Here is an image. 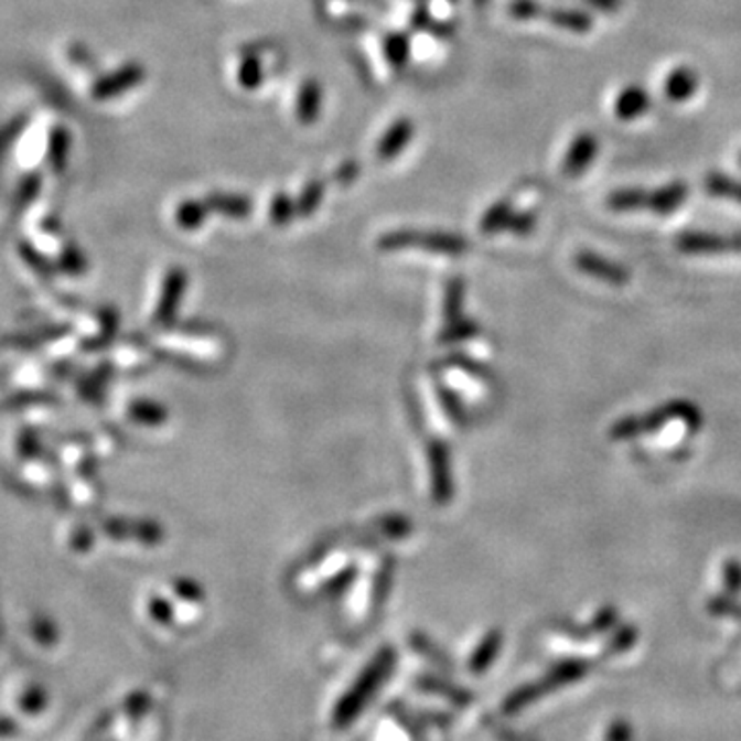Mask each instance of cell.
<instances>
[{
	"label": "cell",
	"mask_w": 741,
	"mask_h": 741,
	"mask_svg": "<svg viewBox=\"0 0 741 741\" xmlns=\"http://www.w3.org/2000/svg\"><path fill=\"white\" fill-rule=\"evenodd\" d=\"M684 420L692 431H698L702 425V412L700 408L688 400H674L665 404L662 408H655L653 412H648L645 417H626L620 418L618 422L612 425L610 429V439L614 441H626V439H634L641 434H648V432H657L669 420Z\"/></svg>",
	"instance_id": "1"
},
{
	"label": "cell",
	"mask_w": 741,
	"mask_h": 741,
	"mask_svg": "<svg viewBox=\"0 0 741 741\" xmlns=\"http://www.w3.org/2000/svg\"><path fill=\"white\" fill-rule=\"evenodd\" d=\"M394 659H396V655H394L391 648H384L382 653L375 655V659L361 674V678L356 679L353 688L348 690V695H344V698L340 700L336 712H334V726H348L356 715L367 707V702L375 695V690L386 681L387 674L391 672Z\"/></svg>",
	"instance_id": "2"
},
{
	"label": "cell",
	"mask_w": 741,
	"mask_h": 741,
	"mask_svg": "<svg viewBox=\"0 0 741 741\" xmlns=\"http://www.w3.org/2000/svg\"><path fill=\"white\" fill-rule=\"evenodd\" d=\"M511 15L522 21H534V19H544L552 23L556 28L574 31V33H587L593 28V19L587 15L586 11L577 9H555V7H544L536 0H513L509 7Z\"/></svg>",
	"instance_id": "3"
},
{
	"label": "cell",
	"mask_w": 741,
	"mask_h": 741,
	"mask_svg": "<svg viewBox=\"0 0 741 741\" xmlns=\"http://www.w3.org/2000/svg\"><path fill=\"white\" fill-rule=\"evenodd\" d=\"M676 247L688 256H723L741 254V233L684 232Z\"/></svg>",
	"instance_id": "4"
},
{
	"label": "cell",
	"mask_w": 741,
	"mask_h": 741,
	"mask_svg": "<svg viewBox=\"0 0 741 741\" xmlns=\"http://www.w3.org/2000/svg\"><path fill=\"white\" fill-rule=\"evenodd\" d=\"M574 266L587 277L598 278L610 287H624L631 280V270L626 266L589 249H581L574 256Z\"/></svg>",
	"instance_id": "5"
},
{
	"label": "cell",
	"mask_w": 741,
	"mask_h": 741,
	"mask_svg": "<svg viewBox=\"0 0 741 741\" xmlns=\"http://www.w3.org/2000/svg\"><path fill=\"white\" fill-rule=\"evenodd\" d=\"M185 289H187V275L184 268H171L165 275L161 299L154 309V324L170 325L173 322L178 308L184 299Z\"/></svg>",
	"instance_id": "6"
},
{
	"label": "cell",
	"mask_w": 741,
	"mask_h": 741,
	"mask_svg": "<svg viewBox=\"0 0 741 741\" xmlns=\"http://www.w3.org/2000/svg\"><path fill=\"white\" fill-rule=\"evenodd\" d=\"M598 153H600V139L593 132H589V130L579 132L572 139L571 144H569V151L565 154L562 173L567 178L583 175L591 168V163L598 159Z\"/></svg>",
	"instance_id": "7"
},
{
	"label": "cell",
	"mask_w": 741,
	"mask_h": 741,
	"mask_svg": "<svg viewBox=\"0 0 741 741\" xmlns=\"http://www.w3.org/2000/svg\"><path fill=\"white\" fill-rule=\"evenodd\" d=\"M144 75L147 73H144L142 64H139V62H128V64H124L120 71L109 73L108 77L97 80L95 87H93V97L97 101H106V99H111L116 95H122L128 89L139 87L140 83L144 80Z\"/></svg>",
	"instance_id": "8"
},
{
	"label": "cell",
	"mask_w": 741,
	"mask_h": 741,
	"mask_svg": "<svg viewBox=\"0 0 741 741\" xmlns=\"http://www.w3.org/2000/svg\"><path fill=\"white\" fill-rule=\"evenodd\" d=\"M431 460L432 498L439 505H448L453 498V479H451V463H449V449L445 443L434 441L429 448Z\"/></svg>",
	"instance_id": "9"
},
{
	"label": "cell",
	"mask_w": 741,
	"mask_h": 741,
	"mask_svg": "<svg viewBox=\"0 0 741 741\" xmlns=\"http://www.w3.org/2000/svg\"><path fill=\"white\" fill-rule=\"evenodd\" d=\"M104 531L114 540H135L142 541L147 546H153L163 538V531L159 525L151 522H130V519H108L104 524Z\"/></svg>",
	"instance_id": "10"
},
{
	"label": "cell",
	"mask_w": 741,
	"mask_h": 741,
	"mask_svg": "<svg viewBox=\"0 0 741 741\" xmlns=\"http://www.w3.org/2000/svg\"><path fill=\"white\" fill-rule=\"evenodd\" d=\"M591 669V664L586 662V659H565L560 664H556L544 678L538 679L540 681L541 690L544 695H550L556 688H562V686H569L572 681H579V679L586 678Z\"/></svg>",
	"instance_id": "11"
},
{
	"label": "cell",
	"mask_w": 741,
	"mask_h": 741,
	"mask_svg": "<svg viewBox=\"0 0 741 741\" xmlns=\"http://www.w3.org/2000/svg\"><path fill=\"white\" fill-rule=\"evenodd\" d=\"M648 108H651V95L641 85L624 87L618 95L616 104H614L618 118L624 120V122H631V120L645 116Z\"/></svg>",
	"instance_id": "12"
},
{
	"label": "cell",
	"mask_w": 741,
	"mask_h": 741,
	"mask_svg": "<svg viewBox=\"0 0 741 741\" xmlns=\"http://www.w3.org/2000/svg\"><path fill=\"white\" fill-rule=\"evenodd\" d=\"M415 137V124L408 118H400L387 128L386 135L379 140L377 144V157L389 161L396 159L398 154L406 149V144Z\"/></svg>",
	"instance_id": "13"
},
{
	"label": "cell",
	"mask_w": 741,
	"mask_h": 741,
	"mask_svg": "<svg viewBox=\"0 0 741 741\" xmlns=\"http://www.w3.org/2000/svg\"><path fill=\"white\" fill-rule=\"evenodd\" d=\"M688 198V185L684 182H669L664 187L651 190L648 196V211H653L655 215H672L676 213L679 206Z\"/></svg>",
	"instance_id": "14"
},
{
	"label": "cell",
	"mask_w": 741,
	"mask_h": 741,
	"mask_svg": "<svg viewBox=\"0 0 741 741\" xmlns=\"http://www.w3.org/2000/svg\"><path fill=\"white\" fill-rule=\"evenodd\" d=\"M698 85H700V77L695 68L678 66L669 73V77L665 78V95L672 101L681 104V101H688L698 92Z\"/></svg>",
	"instance_id": "15"
},
{
	"label": "cell",
	"mask_w": 741,
	"mask_h": 741,
	"mask_svg": "<svg viewBox=\"0 0 741 741\" xmlns=\"http://www.w3.org/2000/svg\"><path fill=\"white\" fill-rule=\"evenodd\" d=\"M418 247L432 251V254H443V256H463L470 249V244L462 235L434 232L420 233Z\"/></svg>",
	"instance_id": "16"
},
{
	"label": "cell",
	"mask_w": 741,
	"mask_h": 741,
	"mask_svg": "<svg viewBox=\"0 0 741 741\" xmlns=\"http://www.w3.org/2000/svg\"><path fill=\"white\" fill-rule=\"evenodd\" d=\"M322 87L318 80L313 78H308L301 89H299V95H297V118L299 122L305 124H315L318 118H320V111H322Z\"/></svg>",
	"instance_id": "17"
},
{
	"label": "cell",
	"mask_w": 741,
	"mask_h": 741,
	"mask_svg": "<svg viewBox=\"0 0 741 741\" xmlns=\"http://www.w3.org/2000/svg\"><path fill=\"white\" fill-rule=\"evenodd\" d=\"M206 204L211 213L227 216V218H247L254 211V204L246 196L239 194H225V192H213L206 196Z\"/></svg>",
	"instance_id": "18"
},
{
	"label": "cell",
	"mask_w": 741,
	"mask_h": 741,
	"mask_svg": "<svg viewBox=\"0 0 741 741\" xmlns=\"http://www.w3.org/2000/svg\"><path fill=\"white\" fill-rule=\"evenodd\" d=\"M503 647V631L493 629L488 631L486 636L480 641L479 647L474 648L472 657H470V672L472 674H482L493 665L498 651Z\"/></svg>",
	"instance_id": "19"
},
{
	"label": "cell",
	"mask_w": 741,
	"mask_h": 741,
	"mask_svg": "<svg viewBox=\"0 0 741 741\" xmlns=\"http://www.w3.org/2000/svg\"><path fill=\"white\" fill-rule=\"evenodd\" d=\"M648 196L651 190H643V187H622L616 190L608 196V208H612L614 213H634V211H643L648 208Z\"/></svg>",
	"instance_id": "20"
},
{
	"label": "cell",
	"mask_w": 741,
	"mask_h": 741,
	"mask_svg": "<svg viewBox=\"0 0 741 741\" xmlns=\"http://www.w3.org/2000/svg\"><path fill=\"white\" fill-rule=\"evenodd\" d=\"M705 190L715 198L741 204V182L731 178V175H726V173H719V171L709 173L705 178Z\"/></svg>",
	"instance_id": "21"
},
{
	"label": "cell",
	"mask_w": 741,
	"mask_h": 741,
	"mask_svg": "<svg viewBox=\"0 0 741 741\" xmlns=\"http://www.w3.org/2000/svg\"><path fill=\"white\" fill-rule=\"evenodd\" d=\"M208 213L211 208L206 201H185L175 208V223L185 232H196L204 225Z\"/></svg>",
	"instance_id": "22"
},
{
	"label": "cell",
	"mask_w": 741,
	"mask_h": 741,
	"mask_svg": "<svg viewBox=\"0 0 741 741\" xmlns=\"http://www.w3.org/2000/svg\"><path fill=\"white\" fill-rule=\"evenodd\" d=\"M513 204L511 201H501L493 204L484 216L480 218V232L484 235H493V233L507 232V225H509L511 216H513Z\"/></svg>",
	"instance_id": "23"
},
{
	"label": "cell",
	"mask_w": 741,
	"mask_h": 741,
	"mask_svg": "<svg viewBox=\"0 0 741 741\" xmlns=\"http://www.w3.org/2000/svg\"><path fill=\"white\" fill-rule=\"evenodd\" d=\"M618 622V610L614 605H605L598 616L593 618L591 624H587L586 629H565L571 636H579V638H587V636H598V634L608 633L610 629H614Z\"/></svg>",
	"instance_id": "24"
},
{
	"label": "cell",
	"mask_w": 741,
	"mask_h": 741,
	"mask_svg": "<svg viewBox=\"0 0 741 741\" xmlns=\"http://www.w3.org/2000/svg\"><path fill=\"white\" fill-rule=\"evenodd\" d=\"M544 690H541L540 681H531V684H525L522 688H517L515 692H511L505 702H503V712L505 715H517L519 710L525 709L527 705L536 702L538 698H541Z\"/></svg>",
	"instance_id": "25"
},
{
	"label": "cell",
	"mask_w": 741,
	"mask_h": 741,
	"mask_svg": "<svg viewBox=\"0 0 741 741\" xmlns=\"http://www.w3.org/2000/svg\"><path fill=\"white\" fill-rule=\"evenodd\" d=\"M420 688H422V690H427V692H432V695L443 696V698H448L449 702H453V705H460V707L468 705V702L472 700V696H470L468 690L458 688V686L449 684V681H445V679L422 678L420 679Z\"/></svg>",
	"instance_id": "26"
},
{
	"label": "cell",
	"mask_w": 741,
	"mask_h": 741,
	"mask_svg": "<svg viewBox=\"0 0 741 741\" xmlns=\"http://www.w3.org/2000/svg\"><path fill=\"white\" fill-rule=\"evenodd\" d=\"M324 182H320V180H311V182L303 187V192L299 194V198H297V216L309 218V216L313 215V213L320 208L322 201H324Z\"/></svg>",
	"instance_id": "27"
},
{
	"label": "cell",
	"mask_w": 741,
	"mask_h": 741,
	"mask_svg": "<svg viewBox=\"0 0 741 741\" xmlns=\"http://www.w3.org/2000/svg\"><path fill=\"white\" fill-rule=\"evenodd\" d=\"M237 78H239V85L247 92H256L262 85V64L256 54H244L239 71H237Z\"/></svg>",
	"instance_id": "28"
},
{
	"label": "cell",
	"mask_w": 741,
	"mask_h": 741,
	"mask_svg": "<svg viewBox=\"0 0 741 741\" xmlns=\"http://www.w3.org/2000/svg\"><path fill=\"white\" fill-rule=\"evenodd\" d=\"M636 641H638V631H636L634 624L620 626L616 633H614V636L610 638V643L603 648L602 659H605V657H616V655H622V653L631 651Z\"/></svg>",
	"instance_id": "29"
},
{
	"label": "cell",
	"mask_w": 741,
	"mask_h": 741,
	"mask_svg": "<svg viewBox=\"0 0 741 741\" xmlns=\"http://www.w3.org/2000/svg\"><path fill=\"white\" fill-rule=\"evenodd\" d=\"M297 216V201H293L287 192H278L270 204V221L277 227L289 225Z\"/></svg>",
	"instance_id": "30"
},
{
	"label": "cell",
	"mask_w": 741,
	"mask_h": 741,
	"mask_svg": "<svg viewBox=\"0 0 741 741\" xmlns=\"http://www.w3.org/2000/svg\"><path fill=\"white\" fill-rule=\"evenodd\" d=\"M463 293H465L463 278H451L448 291H445V318H448V324L449 322L462 320Z\"/></svg>",
	"instance_id": "31"
},
{
	"label": "cell",
	"mask_w": 741,
	"mask_h": 741,
	"mask_svg": "<svg viewBox=\"0 0 741 741\" xmlns=\"http://www.w3.org/2000/svg\"><path fill=\"white\" fill-rule=\"evenodd\" d=\"M130 418L137 420L139 425H151V427H154V425H161L168 418V415H165V410L159 404L149 400H139L130 406Z\"/></svg>",
	"instance_id": "32"
},
{
	"label": "cell",
	"mask_w": 741,
	"mask_h": 741,
	"mask_svg": "<svg viewBox=\"0 0 741 741\" xmlns=\"http://www.w3.org/2000/svg\"><path fill=\"white\" fill-rule=\"evenodd\" d=\"M418 237L420 233L410 232V229H400V232L386 233L377 246L384 251H401V249H412L418 247Z\"/></svg>",
	"instance_id": "33"
},
{
	"label": "cell",
	"mask_w": 741,
	"mask_h": 741,
	"mask_svg": "<svg viewBox=\"0 0 741 741\" xmlns=\"http://www.w3.org/2000/svg\"><path fill=\"white\" fill-rule=\"evenodd\" d=\"M386 56L394 68H401L410 56V42L404 33H391L386 40Z\"/></svg>",
	"instance_id": "34"
},
{
	"label": "cell",
	"mask_w": 741,
	"mask_h": 741,
	"mask_svg": "<svg viewBox=\"0 0 741 741\" xmlns=\"http://www.w3.org/2000/svg\"><path fill=\"white\" fill-rule=\"evenodd\" d=\"M709 612L712 616L733 618L741 622V602L731 593L715 595L709 602Z\"/></svg>",
	"instance_id": "35"
},
{
	"label": "cell",
	"mask_w": 741,
	"mask_h": 741,
	"mask_svg": "<svg viewBox=\"0 0 741 741\" xmlns=\"http://www.w3.org/2000/svg\"><path fill=\"white\" fill-rule=\"evenodd\" d=\"M479 334V325L470 320H458V322H449L448 327L443 330L441 334V342H448V344H455V342H462V340L472 339Z\"/></svg>",
	"instance_id": "36"
},
{
	"label": "cell",
	"mask_w": 741,
	"mask_h": 741,
	"mask_svg": "<svg viewBox=\"0 0 741 741\" xmlns=\"http://www.w3.org/2000/svg\"><path fill=\"white\" fill-rule=\"evenodd\" d=\"M19 705H21V710L25 715H40L42 710L46 709L47 705V692L42 688V686H30L21 698H19Z\"/></svg>",
	"instance_id": "37"
},
{
	"label": "cell",
	"mask_w": 741,
	"mask_h": 741,
	"mask_svg": "<svg viewBox=\"0 0 741 741\" xmlns=\"http://www.w3.org/2000/svg\"><path fill=\"white\" fill-rule=\"evenodd\" d=\"M536 225H538V215L534 211H522V213H513L507 232L519 235V237H527L536 229Z\"/></svg>",
	"instance_id": "38"
},
{
	"label": "cell",
	"mask_w": 741,
	"mask_h": 741,
	"mask_svg": "<svg viewBox=\"0 0 741 741\" xmlns=\"http://www.w3.org/2000/svg\"><path fill=\"white\" fill-rule=\"evenodd\" d=\"M31 633L37 638V643H42L46 647L56 645V641H58V629L54 626V622L50 618H35L33 626H31Z\"/></svg>",
	"instance_id": "39"
},
{
	"label": "cell",
	"mask_w": 741,
	"mask_h": 741,
	"mask_svg": "<svg viewBox=\"0 0 741 741\" xmlns=\"http://www.w3.org/2000/svg\"><path fill=\"white\" fill-rule=\"evenodd\" d=\"M723 583L727 593L740 598L741 595V560L740 558H727L723 565Z\"/></svg>",
	"instance_id": "40"
},
{
	"label": "cell",
	"mask_w": 741,
	"mask_h": 741,
	"mask_svg": "<svg viewBox=\"0 0 741 741\" xmlns=\"http://www.w3.org/2000/svg\"><path fill=\"white\" fill-rule=\"evenodd\" d=\"M412 645H415V648H417L418 653L427 655V657H429L431 662H434V664L448 665L449 667L448 657H445V655H443L439 648L432 647L431 641L422 638L420 634H415V638H412Z\"/></svg>",
	"instance_id": "41"
},
{
	"label": "cell",
	"mask_w": 741,
	"mask_h": 741,
	"mask_svg": "<svg viewBox=\"0 0 741 741\" xmlns=\"http://www.w3.org/2000/svg\"><path fill=\"white\" fill-rule=\"evenodd\" d=\"M382 529L391 538H400V536H406L410 531V525L401 517H387L382 524Z\"/></svg>",
	"instance_id": "42"
},
{
	"label": "cell",
	"mask_w": 741,
	"mask_h": 741,
	"mask_svg": "<svg viewBox=\"0 0 741 741\" xmlns=\"http://www.w3.org/2000/svg\"><path fill=\"white\" fill-rule=\"evenodd\" d=\"M175 593L185 600V602H198L202 600L201 587L192 581H178L175 583Z\"/></svg>",
	"instance_id": "43"
},
{
	"label": "cell",
	"mask_w": 741,
	"mask_h": 741,
	"mask_svg": "<svg viewBox=\"0 0 741 741\" xmlns=\"http://www.w3.org/2000/svg\"><path fill=\"white\" fill-rule=\"evenodd\" d=\"M605 738L612 741H624L631 740L633 738V727L626 721H616L614 726H610V729L605 731Z\"/></svg>",
	"instance_id": "44"
},
{
	"label": "cell",
	"mask_w": 741,
	"mask_h": 741,
	"mask_svg": "<svg viewBox=\"0 0 741 741\" xmlns=\"http://www.w3.org/2000/svg\"><path fill=\"white\" fill-rule=\"evenodd\" d=\"M71 546L77 550V552H87L93 546V534L87 529V527H78L77 531L73 534L71 538Z\"/></svg>",
	"instance_id": "45"
},
{
	"label": "cell",
	"mask_w": 741,
	"mask_h": 741,
	"mask_svg": "<svg viewBox=\"0 0 741 741\" xmlns=\"http://www.w3.org/2000/svg\"><path fill=\"white\" fill-rule=\"evenodd\" d=\"M171 614H173V612H171L170 603L165 602V600L154 598L153 602H151V616H153L157 622L165 624V622H170Z\"/></svg>",
	"instance_id": "46"
},
{
	"label": "cell",
	"mask_w": 741,
	"mask_h": 741,
	"mask_svg": "<svg viewBox=\"0 0 741 741\" xmlns=\"http://www.w3.org/2000/svg\"><path fill=\"white\" fill-rule=\"evenodd\" d=\"M356 175H358V165H356L355 161L344 163V165L336 171V180H339L340 184H351Z\"/></svg>",
	"instance_id": "47"
},
{
	"label": "cell",
	"mask_w": 741,
	"mask_h": 741,
	"mask_svg": "<svg viewBox=\"0 0 741 741\" xmlns=\"http://www.w3.org/2000/svg\"><path fill=\"white\" fill-rule=\"evenodd\" d=\"M144 709H147V696L135 695L128 698V702H126V710H128V715L140 717V715H142V710Z\"/></svg>",
	"instance_id": "48"
},
{
	"label": "cell",
	"mask_w": 741,
	"mask_h": 741,
	"mask_svg": "<svg viewBox=\"0 0 741 741\" xmlns=\"http://www.w3.org/2000/svg\"><path fill=\"white\" fill-rule=\"evenodd\" d=\"M50 400H52V398H47L46 394H21V396L11 398L9 404H13V406H21V404H37V401Z\"/></svg>",
	"instance_id": "49"
},
{
	"label": "cell",
	"mask_w": 741,
	"mask_h": 741,
	"mask_svg": "<svg viewBox=\"0 0 741 741\" xmlns=\"http://www.w3.org/2000/svg\"><path fill=\"white\" fill-rule=\"evenodd\" d=\"M591 7L605 11V13H614L622 7V0H586Z\"/></svg>",
	"instance_id": "50"
},
{
	"label": "cell",
	"mask_w": 741,
	"mask_h": 741,
	"mask_svg": "<svg viewBox=\"0 0 741 741\" xmlns=\"http://www.w3.org/2000/svg\"><path fill=\"white\" fill-rule=\"evenodd\" d=\"M17 731V723L13 721V719H7V717H0V738H11V735H15Z\"/></svg>",
	"instance_id": "51"
},
{
	"label": "cell",
	"mask_w": 741,
	"mask_h": 741,
	"mask_svg": "<svg viewBox=\"0 0 741 741\" xmlns=\"http://www.w3.org/2000/svg\"><path fill=\"white\" fill-rule=\"evenodd\" d=\"M37 441H35V437L33 434H25L23 439H21V451L25 453V455H31V453H37Z\"/></svg>",
	"instance_id": "52"
},
{
	"label": "cell",
	"mask_w": 741,
	"mask_h": 741,
	"mask_svg": "<svg viewBox=\"0 0 741 741\" xmlns=\"http://www.w3.org/2000/svg\"><path fill=\"white\" fill-rule=\"evenodd\" d=\"M427 23H429L427 11H425V9H418L417 17H415V25H417V28H425Z\"/></svg>",
	"instance_id": "53"
},
{
	"label": "cell",
	"mask_w": 741,
	"mask_h": 741,
	"mask_svg": "<svg viewBox=\"0 0 741 741\" xmlns=\"http://www.w3.org/2000/svg\"><path fill=\"white\" fill-rule=\"evenodd\" d=\"M740 165H741V154H740Z\"/></svg>",
	"instance_id": "54"
}]
</instances>
